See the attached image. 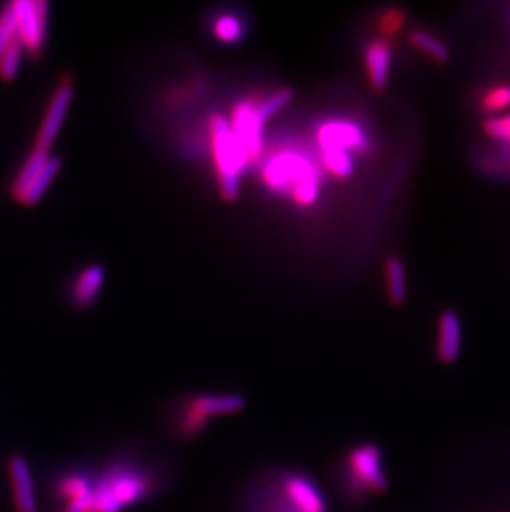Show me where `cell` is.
<instances>
[{
  "mask_svg": "<svg viewBox=\"0 0 510 512\" xmlns=\"http://www.w3.org/2000/svg\"><path fill=\"white\" fill-rule=\"evenodd\" d=\"M161 478L150 464L131 456L111 459L102 473L93 476V491L87 512H123L145 503L158 493Z\"/></svg>",
  "mask_w": 510,
  "mask_h": 512,
  "instance_id": "6da1fadb",
  "label": "cell"
},
{
  "mask_svg": "<svg viewBox=\"0 0 510 512\" xmlns=\"http://www.w3.org/2000/svg\"><path fill=\"white\" fill-rule=\"evenodd\" d=\"M249 512H328L317 483L294 469L265 473L252 486Z\"/></svg>",
  "mask_w": 510,
  "mask_h": 512,
  "instance_id": "7a4b0ae2",
  "label": "cell"
},
{
  "mask_svg": "<svg viewBox=\"0 0 510 512\" xmlns=\"http://www.w3.org/2000/svg\"><path fill=\"white\" fill-rule=\"evenodd\" d=\"M246 400L237 393H199L184 398L169 413V426L178 440H196L222 416L241 413Z\"/></svg>",
  "mask_w": 510,
  "mask_h": 512,
  "instance_id": "3957f363",
  "label": "cell"
},
{
  "mask_svg": "<svg viewBox=\"0 0 510 512\" xmlns=\"http://www.w3.org/2000/svg\"><path fill=\"white\" fill-rule=\"evenodd\" d=\"M211 140L222 194L226 199H236L239 194V178L249 160L232 131L231 123L224 116H212Z\"/></svg>",
  "mask_w": 510,
  "mask_h": 512,
  "instance_id": "277c9868",
  "label": "cell"
},
{
  "mask_svg": "<svg viewBox=\"0 0 510 512\" xmlns=\"http://www.w3.org/2000/svg\"><path fill=\"white\" fill-rule=\"evenodd\" d=\"M343 481L345 493L352 499L365 498L373 491H383L388 481L380 450L373 445H361L350 451Z\"/></svg>",
  "mask_w": 510,
  "mask_h": 512,
  "instance_id": "5b68a950",
  "label": "cell"
},
{
  "mask_svg": "<svg viewBox=\"0 0 510 512\" xmlns=\"http://www.w3.org/2000/svg\"><path fill=\"white\" fill-rule=\"evenodd\" d=\"M264 179L270 188L292 194L308 184H320V174L312 161L295 151H285L272 158L265 166Z\"/></svg>",
  "mask_w": 510,
  "mask_h": 512,
  "instance_id": "8992f818",
  "label": "cell"
},
{
  "mask_svg": "<svg viewBox=\"0 0 510 512\" xmlns=\"http://www.w3.org/2000/svg\"><path fill=\"white\" fill-rule=\"evenodd\" d=\"M14 7L17 15V39L24 49L39 52L44 45L49 4L44 0H17Z\"/></svg>",
  "mask_w": 510,
  "mask_h": 512,
  "instance_id": "52a82bcc",
  "label": "cell"
},
{
  "mask_svg": "<svg viewBox=\"0 0 510 512\" xmlns=\"http://www.w3.org/2000/svg\"><path fill=\"white\" fill-rule=\"evenodd\" d=\"M232 131L236 135L239 145H241L247 160L252 161L260 155L262 151V128L264 121L260 120L252 103H241L237 105L232 115Z\"/></svg>",
  "mask_w": 510,
  "mask_h": 512,
  "instance_id": "ba28073f",
  "label": "cell"
},
{
  "mask_svg": "<svg viewBox=\"0 0 510 512\" xmlns=\"http://www.w3.org/2000/svg\"><path fill=\"white\" fill-rule=\"evenodd\" d=\"M320 150H343L352 153L365 148L363 131L350 121H327L318 130Z\"/></svg>",
  "mask_w": 510,
  "mask_h": 512,
  "instance_id": "9c48e42d",
  "label": "cell"
},
{
  "mask_svg": "<svg viewBox=\"0 0 510 512\" xmlns=\"http://www.w3.org/2000/svg\"><path fill=\"white\" fill-rule=\"evenodd\" d=\"M7 469L17 512H39L29 461L22 455H14L9 459Z\"/></svg>",
  "mask_w": 510,
  "mask_h": 512,
  "instance_id": "30bf717a",
  "label": "cell"
},
{
  "mask_svg": "<svg viewBox=\"0 0 510 512\" xmlns=\"http://www.w3.org/2000/svg\"><path fill=\"white\" fill-rule=\"evenodd\" d=\"M73 88L70 83H62L57 88L50 102L49 110L45 113L44 123L40 126L39 136H37V148L39 150L49 151L53 141L58 136V131L62 128L63 120L67 115L70 103H72Z\"/></svg>",
  "mask_w": 510,
  "mask_h": 512,
  "instance_id": "8fae6325",
  "label": "cell"
},
{
  "mask_svg": "<svg viewBox=\"0 0 510 512\" xmlns=\"http://www.w3.org/2000/svg\"><path fill=\"white\" fill-rule=\"evenodd\" d=\"M93 491V474L83 469H72L68 473L62 474L55 483L53 493L58 503L68 506L72 503H88L92 499Z\"/></svg>",
  "mask_w": 510,
  "mask_h": 512,
  "instance_id": "7c38bea8",
  "label": "cell"
},
{
  "mask_svg": "<svg viewBox=\"0 0 510 512\" xmlns=\"http://www.w3.org/2000/svg\"><path fill=\"white\" fill-rule=\"evenodd\" d=\"M365 63L371 87L383 90L390 78L391 45L388 40H373L365 50Z\"/></svg>",
  "mask_w": 510,
  "mask_h": 512,
  "instance_id": "4fadbf2b",
  "label": "cell"
},
{
  "mask_svg": "<svg viewBox=\"0 0 510 512\" xmlns=\"http://www.w3.org/2000/svg\"><path fill=\"white\" fill-rule=\"evenodd\" d=\"M462 329L459 317L453 310H446L439 317L438 357L441 362L453 363L461 352Z\"/></svg>",
  "mask_w": 510,
  "mask_h": 512,
  "instance_id": "5bb4252c",
  "label": "cell"
},
{
  "mask_svg": "<svg viewBox=\"0 0 510 512\" xmlns=\"http://www.w3.org/2000/svg\"><path fill=\"white\" fill-rule=\"evenodd\" d=\"M103 279H105V274H103L102 267L90 266L85 269L75 282V287H73L75 302L78 305H83V307L92 304L93 300L97 299L98 294H100Z\"/></svg>",
  "mask_w": 510,
  "mask_h": 512,
  "instance_id": "9a60e30c",
  "label": "cell"
},
{
  "mask_svg": "<svg viewBox=\"0 0 510 512\" xmlns=\"http://www.w3.org/2000/svg\"><path fill=\"white\" fill-rule=\"evenodd\" d=\"M58 171H60V160L58 158H49V161L45 163L44 170L40 171L39 176L30 183L29 188L20 194V203L27 204V206L39 203L45 191L49 189L53 179L57 176Z\"/></svg>",
  "mask_w": 510,
  "mask_h": 512,
  "instance_id": "2e32d148",
  "label": "cell"
},
{
  "mask_svg": "<svg viewBox=\"0 0 510 512\" xmlns=\"http://www.w3.org/2000/svg\"><path fill=\"white\" fill-rule=\"evenodd\" d=\"M49 158V151L39 150V148H35L30 153L29 158L25 161V165L22 166V170L19 171L17 178H15L14 188H12L15 198L19 199L20 194L29 188L30 183L39 176L40 171L44 170L45 163L49 161Z\"/></svg>",
  "mask_w": 510,
  "mask_h": 512,
  "instance_id": "e0dca14e",
  "label": "cell"
},
{
  "mask_svg": "<svg viewBox=\"0 0 510 512\" xmlns=\"http://www.w3.org/2000/svg\"><path fill=\"white\" fill-rule=\"evenodd\" d=\"M386 277H388V294L393 304L401 305L406 300V272L403 262L398 257H390L386 261Z\"/></svg>",
  "mask_w": 510,
  "mask_h": 512,
  "instance_id": "ac0fdd59",
  "label": "cell"
},
{
  "mask_svg": "<svg viewBox=\"0 0 510 512\" xmlns=\"http://www.w3.org/2000/svg\"><path fill=\"white\" fill-rule=\"evenodd\" d=\"M409 42L416 49L421 50V52L436 60V62L444 63L449 58L448 47L438 37H434V35L428 34L424 30H414V32H411Z\"/></svg>",
  "mask_w": 510,
  "mask_h": 512,
  "instance_id": "d6986e66",
  "label": "cell"
},
{
  "mask_svg": "<svg viewBox=\"0 0 510 512\" xmlns=\"http://www.w3.org/2000/svg\"><path fill=\"white\" fill-rule=\"evenodd\" d=\"M322 161L325 168L340 179L350 178L355 168L352 153L348 151L322 150Z\"/></svg>",
  "mask_w": 510,
  "mask_h": 512,
  "instance_id": "ffe728a7",
  "label": "cell"
},
{
  "mask_svg": "<svg viewBox=\"0 0 510 512\" xmlns=\"http://www.w3.org/2000/svg\"><path fill=\"white\" fill-rule=\"evenodd\" d=\"M22 52L24 47L20 44L19 39H15L12 44L5 49L4 54L0 57V78L4 80H14L19 73L20 62H22Z\"/></svg>",
  "mask_w": 510,
  "mask_h": 512,
  "instance_id": "44dd1931",
  "label": "cell"
},
{
  "mask_svg": "<svg viewBox=\"0 0 510 512\" xmlns=\"http://www.w3.org/2000/svg\"><path fill=\"white\" fill-rule=\"evenodd\" d=\"M15 39H17V15H15L14 2H10L0 12V57Z\"/></svg>",
  "mask_w": 510,
  "mask_h": 512,
  "instance_id": "7402d4cb",
  "label": "cell"
},
{
  "mask_svg": "<svg viewBox=\"0 0 510 512\" xmlns=\"http://www.w3.org/2000/svg\"><path fill=\"white\" fill-rule=\"evenodd\" d=\"M214 34L217 39L227 42V44L237 42L242 37L241 20L234 15H222L214 25Z\"/></svg>",
  "mask_w": 510,
  "mask_h": 512,
  "instance_id": "603a6c76",
  "label": "cell"
},
{
  "mask_svg": "<svg viewBox=\"0 0 510 512\" xmlns=\"http://www.w3.org/2000/svg\"><path fill=\"white\" fill-rule=\"evenodd\" d=\"M482 110L484 112L496 113L510 107V85H499L489 90L482 97Z\"/></svg>",
  "mask_w": 510,
  "mask_h": 512,
  "instance_id": "cb8c5ba5",
  "label": "cell"
},
{
  "mask_svg": "<svg viewBox=\"0 0 510 512\" xmlns=\"http://www.w3.org/2000/svg\"><path fill=\"white\" fill-rule=\"evenodd\" d=\"M292 97H294V93L290 92V90H280V92L274 93L272 97L267 98L265 102L257 103L255 110H257L260 120L265 123V121L269 120L270 116L280 112L292 100Z\"/></svg>",
  "mask_w": 510,
  "mask_h": 512,
  "instance_id": "d4e9b609",
  "label": "cell"
},
{
  "mask_svg": "<svg viewBox=\"0 0 510 512\" xmlns=\"http://www.w3.org/2000/svg\"><path fill=\"white\" fill-rule=\"evenodd\" d=\"M484 131L491 136L492 140L510 145V115L489 118L484 123Z\"/></svg>",
  "mask_w": 510,
  "mask_h": 512,
  "instance_id": "484cf974",
  "label": "cell"
},
{
  "mask_svg": "<svg viewBox=\"0 0 510 512\" xmlns=\"http://www.w3.org/2000/svg\"><path fill=\"white\" fill-rule=\"evenodd\" d=\"M405 22V12L403 10H388L385 15H383V20H381V32L386 35H393L401 30V25Z\"/></svg>",
  "mask_w": 510,
  "mask_h": 512,
  "instance_id": "4316f807",
  "label": "cell"
},
{
  "mask_svg": "<svg viewBox=\"0 0 510 512\" xmlns=\"http://www.w3.org/2000/svg\"><path fill=\"white\" fill-rule=\"evenodd\" d=\"M87 511H88V503H83V501H80V503L68 504V506H65V509H63V512H87Z\"/></svg>",
  "mask_w": 510,
  "mask_h": 512,
  "instance_id": "83f0119b",
  "label": "cell"
}]
</instances>
